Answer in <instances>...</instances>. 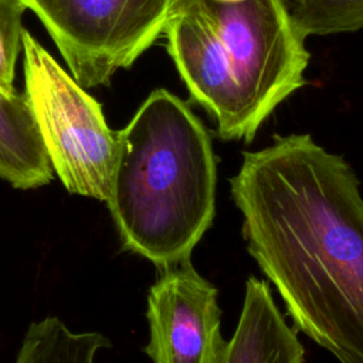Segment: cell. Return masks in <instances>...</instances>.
Wrapping results in <instances>:
<instances>
[{
  "label": "cell",
  "mask_w": 363,
  "mask_h": 363,
  "mask_svg": "<svg viewBox=\"0 0 363 363\" xmlns=\"http://www.w3.org/2000/svg\"><path fill=\"white\" fill-rule=\"evenodd\" d=\"M228 182L247 250L294 328L363 363V197L350 164L292 133L245 152Z\"/></svg>",
  "instance_id": "cell-1"
},
{
  "label": "cell",
  "mask_w": 363,
  "mask_h": 363,
  "mask_svg": "<svg viewBox=\"0 0 363 363\" xmlns=\"http://www.w3.org/2000/svg\"><path fill=\"white\" fill-rule=\"evenodd\" d=\"M167 52L224 140L250 143L305 85L309 52L284 0H174Z\"/></svg>",
  "instance_id": "cell-2"
},
{
  "label": "cell",
  "mask_w": 363,
  "mask_h": 363,
  "mask_svg": "<svg viewBox=\"0 0 363 363\" xmlns=\"http://www.w3.org/2000/svg\"><path fill=\"white\" fill-rule=\"evenodd\" d=\"M217 157L187 102L155 89L118 130L106 200L123 248L162 269L190 259L216 214Z\"/></svg>",
  "instance_id": "cell-3"
},
{
  "label": "cell",
  "mask_w": 363,
  "mask_h": 363,
  "mask_svg": "<svg viewBox=\"0 0 363 363\" xmlns=\"http://www.w3.org/2000/svg\"><path fill=\"white\" fill-rule=\"evenodd\" d=\"M26 96L52 170L74 194L106 201L118 156V132L102 105L27 30L23 33Z\"/></svg>",
  "instance_id": "cell-4"
},
{
  "label": "cell",
  "mask_w": 363,
  "mask_h": 363,
  "mask_svg": "<svg viewBox=\"0 0 363 363\" xmlns=\"http://www.w3.org/2000/svg\"><path fill=\"white\" fill-rule=\"evenodd\" d=\"M43 23L71 77L109 85L164 33L174 0H21Z\"/></svg>",
  "instance_id": "cell-5"
},
{
  "label": "cell",
  "mask_w": 363,
  "mask_h": 363,
  "mask_svg": "<svg viewBox=\"0 0 363 363\" xmlns=\"http://www.w3.org/2000/svg\"><path fill=\"white\" fill-rule=\"evenodd\" d=\"M217 294L190 259L163 268L147 295L145 352L153 363H220L227 342Z\"/></svg>",
  "instance_id": "cell-6"
},
{
  "label": "cell",
  "mask_w": 363,
  "mask_h": 363,
  "mask_svg": "<svg viewBox=\"0 0 363 363\" xmlns=\"http://www.w3.org/2000/svg\"><path fill=\"white\" fill-rule=\"evenodd\" d=\"M305 349L279 312L265 281L250 277L233 337L220 363H303Z\"/></svg>",
  "instance_id": "cell-7"
},
{
  "label": "cell",
  "mask_w": 363,
  "mask_h": 363,
  "mask_svg": "<svg viewBox=\"0 0 363 363\" xmlns=\"http://www.w3.org/2000/svg\"><path fill=\"white\" fill-rule=\"evenodd\" d=\"M0 177L16 189L52 180V167L26 94L0 85Z\"/></svg>",
  "instance_id": "cell-8"
},
{
  "label": "cell",
  "mask_w": 363,
  "mask_h": 363,
  "mask_svg": "<svg viewBox=\"0 0 363 363\" xmlns=\"http://www.w3.org/2000/svg\"><path fill=\"white\" fill-rule=\"evenodd\" d=\"M109 345L98 332L77 333L48 316L28 326L16 363H94L96 352Z\"/></svg>",
  "instance_id": "cell-9"
},
{
  "label": "cell",
  "mask_w": 363,
  "mask_h": 363,
  "mask_svg": "<svg viewBox=\"0 0 363 363\" xmlns=\"http://www.w3.org/2000/svg\"><path fill=\"white\" fill-rule=\"evenodd\" d=\"M291 17L302 38L354 33L363 28V0H299Z\"/></svg>",
  "instance_id": "cell-10"
},
{
  "label": "cell",
  "mask_w": 363,
  "mask_h": 363,
  "mask_svg": "<svg viewBox=\"0 0 363 363\" xmlns=\"http://www.w3.org/2000/svg\"><path fill=\"white\" fill-rule=\"evenodd\" d=\"M26 10L21 0H0V85L6 89H16V64L23 50Z\"/></svg>",
  "instance_id": "cell-11"
},
{
  "label": "cell",
  "mask_w": 363,
  "mask_h": 363,
  "mask_svg": "<svg viewBox=\"0 0 363 363\" xmlns=\"http://www.w3.org/2000/svg\"><path fill=\"white\" fill-rule=\"evenodd\" d=\"M285 1V4L288 6V9H289V13L296 7V4H298V1L299 0H284Z\"/></svg>",
  "instance_id": "cell-12"
}]
</instances>
